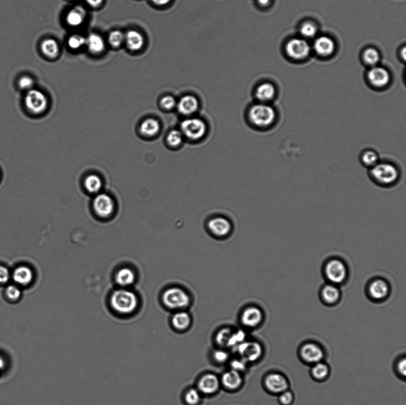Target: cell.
Returning a JSON list of instances; mask_svg holds the SVG:
<instances>
[{
	"label": "cell",
	"mask_w": 406,
	"mask_h": 405,
	"mask_svg": "<svg viewBox=\"0 0 406 405\" xmlns=\"http://www.w3.org/2000/svg\"><path fill=\"white\" fill-rule=\"evenodd\" d=\"M232 331L230 329H223L220 330L216 336V341L222 346H228L230 341Z\"/></svg>",
	"instance_id": "d590c367"
},
{
	"label": "cell",
	"mask_w": 406,
	"mask_h": 405,
	"mask_svg": "<svg viewBox=\"0 0 406 405\" xmlns=\"http://www.w3.org/2000/svg\"><path fill=\"white\" fill-rule=\"evenodd\" d=\"M184 140V135L181 131L173 130L169 132L167 136L166 140L170 146L177 147L180 146Z\"/></svg>",
	"instance_id": "e575fe53"
},
{
	"label": "cell",
	"mask_w": 406,
	"mask_h": 405,
	"mask_svg": "<svg viewBox=\"0 0 406 405\" xmlns=\"http://www.w3.org/2000/svg\"><path fill=\"white\" fill-rule=\"evenodd\" d=\"M237 349L241 359L247 363L258 360L262 354L261 345L256 342L244 341L237 346Z\"/></svg>",
	"instance_id": "7c38bea8"
},
{
	"label": "cell",
	"mask_w": 406,
	"mask_h": 405,
	"mask_svg": "<svg viewBox=\"0 0 406 405\" xmlns=\"http://www.w3.org/2000/svg\"><path fill=\"white\" fill-rule=\"evenodd\" d=\"M314 48L321 56L327 57L332 54L335 49L333 40L327 36H321L315 40Z\"/></svg>",
	"instance_id": "ffe728a7"
},
{
	"label": "cell",
	"mask_w": 406,
	"mask_h": 405,
	"mask_svg": "<svg viewBox=\"0 0 406 405\" xmlns=\"http://www.w3.org/2000/svg\"><path fill=\"white\" fill-rule=\"evenodd\" d=\"M86 11L84 8L81 7H76L68 13L66 20L69 25L72 26H79L85 20Z\"/></svg>",
	"instance_id": "f1b7e54d"
},
{
	"label": "cell",
	"mask_w": 406,
	"mask_h": 405,
	"mask_svg": "<svg viewBox=\"0 0 406 405\" xmlns=\"http://www.w3.org/2000/svg\"><path fill=\"white\" fill-rule=\"evenodd\" d=\"M246 333L243 331L239 330L232 334L228 346L229 347H237L241 343L245 341Z\"/></svg>",
	"instance_id": "ab89813d"
},
{
	"label": "cell",
	"mask_w": 406,
	"mask_h": 405,
	"mask_svg": "<svg viewBox=\"0 0 406 405\" xmlns=\"http://www.w3.org/2000/svg\"><path fill=\"white\" fill-rule=\"evenodd\" d=\"M160 125L159 121L154 119H148L144 121L140 126L141 134L147 137H153L159 134Z\"/></svg>",
	"instance_id": "83f0119b"
},
{
	"label": "cell",
	"mask_w": 406,
	"mask_h": 405,
	"mask_svg": "<svg viewBox=\"0 0 406 405\" xmlns=\"http://www.w3.org/2000/svg\"><path fill=\"white\" fill-rule=\"evenodd\" d=\"M287 54L295 60L304 59L311 52V46L308 42L302 39H293L286 46Z\"/></svg>",
	"instance_id": "30bf717a"
},
{
	"label": "cell",
	"mask_w": 406,
	"mask_h": 405,
	"mask_svg": "<svg viewBox=\"0 0 406 405\" xmlns=\"http://www.w3.org/2000/svg\"><path fill=\"white\" fill-rule=\"evenodd\" d=\"M300 32L303 36L312 38L317 35V28L314 23L306 22L300 27Z\"/></svg>",
	"instance_id": "74e56055"
},
{
	"label": "cell",
	"mask_w": 406,
	"mask_h": 405,
	"mask_svg": "<svg viewBox=\"0 0 406 405\" xmlns=\"http://www.w3.org/2000/svg\"><path fill=\"white\" fill-rule=\"evenodd\" d=\"M201 400V392L197 389H190L185 396V401L189 405H197L200 403Z\"/></svg>",
	"instance_id": "f35d334b"
},
{
	"label": "cell",
	"mask_w": 406,
	"mask_h": 405,
	"mask_svg": "<svg viewBox=\"0 0 406 405\" xmlns=\"http://www.w3.org/2000/svg\"><path fill=\"white\" fill-rule=\"evenodd\" d=\"M219 386L220 382L218 377L210 374L203 377L198 383L199 391L206 395L215 394L218 391Z\"/></svg>",
	"instance_id": "d6986e66"
},
{
	"label": "cell",
	"mask_w": 406,
	"mask_h": 405,
	"mask_svg": "<svg viewBox=\"0 0 406 405\" xmlns=\"http://www.w3.org/2000/svg\"><path fill=\"white\" fill-rule=\"evenodd\" d=\"M34 80L29 76H21L18 81V87L21 90L29 91L33 89Z\"/></svg>",
	"instance_id": "b9f144b4"
},
{
	"label": "cell",
	"mask_w": 406,
	"mask_h": 405,
	"mask_svg": "<svg viewBox=\"0 0 406 405\" xmlns=\"http://www.w3.org/2000/svg\"><path fill=\"white\" fill-rule=\"evenodd\" d=\"M372 180L379 186L392 187L401 178V171L395 163L387 160H380L369 171Z\"/></svg>",
	"instance_id": "6da1fadb"
},
{
	"label": "cell",
	"mask_w": 406,
	"mask_h": 405,
	"mask_svg": "<svg viewBox=\"0 0 406 405\" xmlns=\"http://www.w3.org/2000/svg\"><path fill=\"white\" fill-rule=\"evenodd\" d=\"M111 307L116 313L123 316L132 314L138 307V299L135 293L127 289H119L111 296Z\"/></svg>",
	"instance_id": "7a4b0ae2"
},
{
	"label": "cell",
	"mask_w": 406,
	"mask_h": 405,
	"mask_svg": "<svg viewBox=\"0 0 406 405\" xmlns=\"http://www.w3.org/2000/svg\"><path fill=\"white\" fill-rule=\"evenodd\" d=\"M323 273L328 283L339 286L348 279L349 270L348 266L342 259L331 258L325 263Z\"/></svg>",
	"instance_id": "3957f363"
},
{
	"label": "cell",
	"mask_w": 406,
	"mask_h": 405,
	"mask_svg": "<svg viewBox=\"0 0 406 405\" xmlns=\"http://www.w3.org/2000/svg\"><path fill=\"white\" fill-rule=\"evenodd\" d=\"M299 357L303 363L312 365L323 361L325 351L322 346L315 342H307L299 349Z\"/></svg>",
	"instance_id": "52a82bcc"
},
{
	"label": "cell",
	"mask_w": 406,
	"mask_h": 405,
	"mask_svg": "<svg viewBox=\"0 0 406 405\" xmlns=\"http://www.w3.org/2000/svg\"><path fill=\"white\" fill-rule=\"evenodd\" d=\"M263 314L261 309L251 306L244 310L241 314V321L244 326L255 327L261 324Z\"/></svg>",
	"instance_id": "e0dca14e"
},
{
	"label": "cell",
	"mask_w": 406,
	"mask_h": 405,
	"mask_svg": "<svg viewBox=\"0 0 406 405\" xmlns=\"http://www.w3.org/2000/svg\"><path fill=\"white\" fill-rule=\"evenodd\" d=\"M213 357L215 361L217 363H224L228 360L229 355L228 352L225 351L217 350L214 352Z\"/></svg>",
	"instance_id": "c3c4849f"
},
{
	"label": "cell",
	"mask_w": 406,
	"mask_h": 405,
	"mask_svg": "<svg viewBox=\"0 0 406 405\" xmlns=\"http://www.w3.org/2000/svg\"><path fill=\"white\" fill-rule=\"evenodd\" d=\"M265 385L269 392L280 395L289 390V382L287 377L280 373L269 374L265 380Z\"/></svg>",
	"instance_id": "8fae6325"
},
{
	"label": "cell",
	"mask_w": 406,
	"mask_h": 405,
	"mask_svg": "<svg viewBox=\"0 0 406 405\" xmlns=\"http://www.w3.org/2000/svg\"><path fill=\"white\" fill-rule=\"evenodd\" d=\"M134 272L129 268H122L117 271L116 275V282L122 286H128L134 283Z\"/></svg>",
	"instance_id": "f546056e"
},
{
	"label": "cell",
	"mask_w": 406,
	"mask_h": 405,
	"mask_svg": "<svg viewBox=\"0 0 406 405\" xmlns=\"http://www.w3.org/2000/svg\"><path fill=\"white\" fill-rule=\"evenodd\" d=\"M191 317L187 312L179 311L173 315L172 323L177 330H185L189 328L191 324Z\"/></svg>",
	"instance_id": "484cf974"
},
{
	"label": "cell",
	"mask_w": 406,
	"mask_h": 405,
	"mask_svg": "<svg viewBox=\"0 0 406 405\" xmlns=\"http://www.w3.org/2000/svg\"><path fill=\"white\" fill-rule=\"evenodd\" d=\"M319 295L321 301L325 305L334 306L339 302L342 297V293L339 286L327 283L321 287Z\"/></svg>",
	"instance_id": "9a60e30c"
},
{
	"label": "cell",
	"mask_w": 406,
	"mask_h": 405,
	"mask_svg": "<svg viewBox=\"0 0 406 405\" xmlns=\"http://www.w3.org/2000/svg\"><path fill=\"white\" fill-rule=\"evenodd\" d=\"M102 181L100 177L95 174L88 176L85 181V186L89 192L97 193L102 188Z\"/></svg>",
	"instance_id": "d6a6232c"
},
{
	"label": "cell",
	"mask_w": 406,
	"mask_h": 405,
	"mask_svg": "<svg viewBox=\"0 0 406 405\" xmlns=\"http://www.w3.org/2000/svg\"><path fill=\"white\" fill-rule=\"evenodd\" d=\"M93 207L98 216L107 218L114 212V203L112 198L108 194H100L95 198Z\"/></svg>",
	"instance_id": "5bb4252c"
},
{
	"label": "cell",
	"mask_w": 406,
	"mask_h": 405,
	"mask_svg": "<svg viewBox=\"0 0 406 405\" xmlns=\"http://www.w3.org/2000/svg\"><path fill=\"white\" fill-rule=\"evenodd\" d=\"M108 42L113 47H119L125 42V35L121 31H113L108 36Z\"/></svg>",
	"instance_id": "8d00e7d4"
},
{
	"label": "cell",
	"mask_w": 406,
	"mask_h": 405,
	"mask_svg": "<svg viewBox=\"0 0 406 405\" xmlns=\"http://www.w3.org/2000/svg\"><path fill=\"white\" fill-rule=\"evenodd\" d=\"M207 228L213 236L224 238L231 233L232 226L227 219L216 217L210 219L207 223Z\"/></svg>",
	"instance_id": "2e32d148"
},
{
	"label": "cell",
	"mask_w": 406,
	"mask_h": 405,
	"mask_svg": "<svg viewBox=\"0 0 406 405\" xmlns=\"http://www.w3.org/2000/svg\"><path fill=\"white\" fill-rule=\"evenodd\" d=\"M250 122L259 128H266L272 126L277 119L274 108L266 104H259L250 108L249 112Z\"/></svg>",
	"instance_id": "277c9868"
},
{
	"label": "cell",
	"mask_w": 406,
	"mask_h": 405,
	"mask_svg": "<svg viewBox=\"0 0 406 405\" xmlns=\"http://www.w3.org/2000/svg\"><path fill=\"white\" fill-rule=\"evenodd\" d=\"M396 372L399 377L405 378L406 376V358H400L396 364Z\"/></svg>",
	"instance_id": "bcb514c9"
},
{
	"label": "cell",
	"mask_w": 406,
	"mask_h": 405,
	"mask_svg": "<svg viewBox=\"0 0 406 405\" xmlns=\"http://www.w3.org/2000/svg\"><path fill=\"white\" fill-rule=\"evenodd\" d=\"M367 292L371 300L376 302H383L386 300L390 295V284L383 278H375L368 283Z\"/></svg>",
	"instance_id": "ba28073f"
},
{
	"label": "cell",
	"mask_w": 406,
	"mask_h": 405,
	"mask_svg": "<svg viewBox=\"0 0 406 405\" xmlns=\"http://www.w3.org/2000/svg\"><path fill=\"white\" fill-rule=\"evenodd\" d=\"M271 0H257L258 4L262 6V7H266L268 6L270 3Z\"/></svg>",
	"instance_id": "f5cc1de1"
},
{
	"label": "cell",
	"mask_w": 406,
	"mask_h": 405,
	"mask_svg": "<svg viewBox=\"0 0 406 405\" xmlns=\"http://www.w3.org/2000/svg\"><path fill=\"white\" fill-rule=\"evenodd\" d=\"M10 279V272L7 268L0 266V283L5 284Z\"/></svg>",
	"instance_id": "681fc988"
},
{
	"label": "cell",
	"mask_w": 406,
	"mask_h": 405,
	"mask_svg": "<svg viewBox=\"0 0 406 405\" xmlns=\"http://www.w3.org/2000/svg\"><path fill=\"white\" fill-rule=\"evenodd\" d=\"M125 42L130 50H140L144 44V39L142 34L136 30H130L125 35Z\"/></svg>",
	"instance_id": "7402d4cb"
},
{
	"label": "cell",
	"mask_w": 406,
	"mask_h": 405,
	"mask_svg": "<svg viewBox=\"0 0 406 405\" xmlns=\"http://www.w3.org/2000/svg\"><path fill=\"white\" fill-rule=\"evenodd\" d=\"M231 366L232 370L240 373L246 370L247 362L243 359L235 360L231 362Z\"/></svg>",
	"instance_id": "7dc6e473"
},
{
	"label": "cell",
	"mask_w": 406,
	"mask_h": 405,
	"mask_svg": "<svg viewBox=\"0 0 406 405\" xmlns=\"http://www.w3.org/2000/svg\"><path fill=\"white\" fill-rule=\"evenodd\" d=\"M176 99L172 96L167 95L161 99L160 105L164 110L170 111L174 109L177 106Z\"/></svg>",
	"instance_id": "7bdbcfd3"
},
{
	"label": "cell",
	"mask_w": 406,
	"mask_h": 405,
	"mask_svg": "<svg viewBox=\"0 0 406 405\" xmlns=\"http://www.w3.org/2000/svg\"><path fill=\"white\" fill-rule=\"evenodd\" d=\"M177 108L182 115L189 116L197 112L199 108V102L194 96H184L177 103Z\"/></svg>",
	"instance_id": "ac0fdd59"
},
{
	"label": "cell",
	"mask_w": 406,
	"mask_h": 405,
	"mask_svg": "<svg viewBox=\"0 0 406 405\" xmlns=\"http://www.w3.org/2000/svg\"><path fill=\"white\" fill-rule=\"evenodd\" d=\"M181 132L188 139L198 140L205 135L206 126L203 121L200 119L189 118L182 122Z\"/></svg>",
	"instance_id": "8992f818"
},
{
	"label": "cell",
	"mask_w": 406,
	"mask_h": 405,
	"mask_svg": "<svg viewBox=\"0 0 406 405\" xmlns=\"http://www.w3.org/2000/svg\"><path fill=\"white\" fill-rule=\"evenodd\" d=\"M363 58L366 63L371 66H375L380 61L379 52L376 49L368 48L364 52Z\"/></svg>",
	"instance_id": "836d02e7"
},
{
	"label": "cell",
	"mask_w": 406,
	"mask_h": 405,
	"mask_svg": "<svg viewBox=\"0 0 406 405\" xmlns=\"http://www.w3.org/2000/svg\"><path fill=\"white\" fill-rule=\"evenodd\" d=\"M278 401L281 405H292L294 401L293 393L289 390L281 393V394L279 395Z\"/></svg>",
	"instance_id": "ee69618b"
},
{
	"label": "cell",
	"mask_w": 406,
	"mask_h": 405,
	"mask_svg": "<svg viewBox=\"0 0 406 405\" xmlns=\"http://www.w3.org/2000/svg\"><path fill=\"white\" fill-rule=\"evenodd\" d=\"M41 48L43 54L50 58H55L59 53V46L56 41L52 39H46L42 42Z\"/></svg>",
	"instance_id": "1f68e13d"
},
{
	"label": "cell",
	"mask_w": 406,
	"mask_h": 405,
	"mask_svg": "<svg viewBox=\"0 0 406 405\" xmlns=\"http://www.w3.org/2000/svg\"><path fill=\"white\" fill-rule=\"evenodd\" d=\"M367 78L370 84L378 89L387 87L391 79L388 71L380 67L372 68L368 73Z\"/></svg>",
	"instance_id": "4fadbf2b"
},
{
	"label": "cell",
	"mask_w": 406,
	"mask_h": 405,
	"mask_svg": "<svg viewBox=\"0 0 406 405\" xmlns=\"http://www.w3.org/2000/svg\"><path fill=\"white\" fill-rule=\"evenodd\" d=\"M86 1L90 5L92 6V7H97L102 4L103 0H86Z\"/></svg>",
	"instance_id": "816d5d0a"
},
{
	"label": "cell",
	"mask_w": 406,
	"mask_h": 405,
	"mask_svg": "<svg viewBox=\"0 0 406 405\" xmlns=\"http://www.w3.org/2000/svg\"><path fill=\"white\" fill-rule=\"evenodd\" d=\"M221 383L225 388L230 390H235L239 388L242 383V377L240 373L231 370L223 375Z\"/></svg>",
	"instance_id": "603a6c76"
},
{
	"label": "cell",
	"mask_w": 406,
	"mask_h": 405,
	"mask_svg": "<svg viewBox=\"0 0 406 405\" xmlns=\"http://www.w3.org/2000/svg\"><path fill=\"white\" fill-rule=\"evenodd\" d=\"M68 44L72 49H79L86 44V38L82 35H74L68 40Z\"/></svg>",
	"instance_id": "60d3db41"
},
{
	"label": "cell",
	"mask_w": 406,
	"mask_h": 405,
	"mask_svg": "<svg viewBox=\"0 0 406 405\" xmlns=\"http://www.w3.org/2000/svg\"><path fill=\"white\" fill-rule=\"evenodd\" d=\"M86 45L92 53L99 54L104 50L105 42L103 38L98 34L91 33L86 38Z\"/></svg>",
	"instance_id": "4316f807"
},
{
	"label": "cell",
	"mask_w": 406,
	"mask_h": 405,
	"mask_svg": "<svg viewBox=\"0 0 406 405\" xmlns=\"http://www.w3.org/2000/svg\"><path fill=\"white\" fill-rule=\"evenodd\" d=\"M172 0H151V1L154 3V4L159 6H163L166 5L170 2Z\"/></svg>",
	"instance_id": "f907efd6"
},
{
	"label": "cell",
	"mask_w": 406,
	"mask_h": 405,
	"mask_svg": "<svg viewBox=\"0 0 406 405\" xmlns=\"http://www.w3.org/2000/svg\"><path fill=\"white\" fill-rule=\"evenodd\" d=\"M13 278L15 283L22 286L28 285L33 280L32 270L27 267H20L15 269Z\"/></svg>",
	"instance_id": "d4e9b609"
},
{
	"label": "cell",
	"mask_w": 406,
	"mask_h": 405,
	"mask_svg": "<svg viewBox=\"0 0 406 405\" xmlns=\"http://www.w3.org/2000/svg\"><path fill=\"white\" fill-rule=\"evenodd\" d=\"M6 295L12 301H17L20 298L21 291L18 287L10 285L6 289Z\"/></svg>",
	"instance_id": "f6af8a7d"
},
{
	"label": "cell",
	"mask_w": 406,
	"mask_h": 405,
	"mask_svg": "<svg viewBox=\"0 0 406 405\" xmlns=\"http://www.w3.org/2000/svg\"><path fill=\"white\" fill-rule=\"evenodd\" d=\"M162 299L166 307L173 310H184L191 303L190 296L184 289L172 287L164 292Z\"/></svg>",
	"instance_id": "5b68a950"
},
{
	"label": "cell",
	"mask_w": 406,
	"mask_h": 405,
	"mask_svg": "<svg viewBox=\"0 0 406 405\" xmlns=\"http://www.w3.org/2000/svg\"><path fill=\"white\" fill-rule=\"evenodd\" d=\"M24 104L27 109L34 114H40L44 112L48 107V99L44 93L32 89L27 91Z\"/></svg>",
	"instance_id": "9c48e42d"
},
{
	"label": "cell",
	"mask_w": 406,
	"mask_h": 405,
	"mask_svg": "<svg viewBox=\"0 0 406 405\" xmlns=\"http://www.w3.org/2000/svg\"><path fill=\"white\" fill-rule=\"evenodd\" d=\"M361 162L363 165L369 169L376 165L380 161V157L376 150L371 149L362 151L360 156Z\"/></svg>",
	"instance_id": "4dcf8cb0"
},
{
	"label": "cell",
	"mask_w": 406,
	"mask_h": 405,
	"mask_svg": "<svg viewBox=\"0 0 406 405\" xmlns=\"http://www.w3.org/2000/svg\"><path fill=\"white\" fill-rule=\"evenodd\" d=\"M275 86L270 83H263L256 88L255 96L261 103L266 104L274 99L276 96Z\"/></svg>",
	"instance_id": "44dd1931"
},
{
	"label": "cell",
	"mask_w": 406,
	"mask_h": 405,
	"mask_svg": "<svg viewBox=\"0 0 406 405\" xmlns=\"http://www.w3.org/2000/svg\"><path fill=\"white\" fill-rule=\"evenodd\" d=\"M310 372L313 379L316 382H322L325 381L329 377L330 369L327 364L321 361L312 365Z\"/></svg>",
	"instance_id": "cb8c5ba5"
}]
</instances>
